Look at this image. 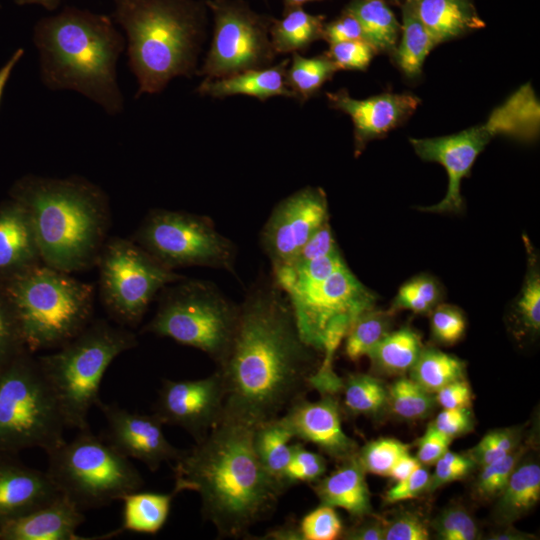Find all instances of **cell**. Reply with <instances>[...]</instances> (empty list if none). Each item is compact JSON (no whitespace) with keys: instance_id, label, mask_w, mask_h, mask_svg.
Listing matches in <instances>:
<instances>
[{"instance_id":"cell-1","label":"cell","mask_w":540,"mask_h":540,"mask_svg":"<svg viewBox=\"0 0 540 540\" xmlns=\"http://www.w3.org/2000/svg\"><path fill=\"white\" fill-rule=\"evenodd\" d=\"M239 308L231 347L216 369L225 390L221 419L255 428L304 397L318 351L302 339L273 278L253 285Z\"/></svg>"},{"instance_id":"cell-2","label":"cell","mask_w":540,"mask_h":540,"mask_svg":"<svg viewBox=\"0 0 540 540\" xmlns=\"http://www.w3.org/2000/svg\"><path fill=\"white\" fill-rule=\"evenodd\" d=\"M254 428L221 419L174 461V493L197 492L204 520L219 538H246L276 509L285 488L261 464Z\"/></svg>"},{"instance_id":"cell-3","label":"cell","mask_w":540,"mask_h":540,"mask_svg":"<svg viewBox=\"0 0 540 540\" xmlns=\"http://www.w3.org/2000/svg\"><path fill=\"white\" fill-rule=\"evenodd\" d=\"M33 41L48 89L78 92L111 116L123 111L117 63L126 41L110 16L66 6L36 23Z\"/></svg>"},{"instance_id":"cell-4","label":"cell","mask_w":540,"mask_h":540,"mask_svg":"<svg viewBox=\"0 0 540 540\" xmlns=\"http://www.w3.org/2000/svg\"><path fill=\"white\" fill-rule=\"evenodd\" d=\"M9 195L28 212L44 264L67 273L96 266L111 226L109 198L100 186L77 175L29 174Z\"/></svg>"},{"instance_id":"cell-5","label":"cell","mask_w":540,"mask_h":540,"mask_svg":"<svg viewBox=\"0 0 540 540\" xmlns=\"http://www.w3.org/2000/svg\"><path fill=\"white\" fill-rule=\"evenodd\" d=\"M206 7L196 0H114L112 19L127 37L136 98L160 93L175 77L197 73Z\"/></svg>"},{"instance_id":"cell-6","label":"cell","mask_w":540,"mask_h":540,"mask_svg":"<svg viewBox=\"0 0 540 540\" xmlns=\"http://www.w3.org/2000/svg\"><path fill=\"white\" fill-rule=\"evenodd\" d=\"M302 339L333 361L353 322L375 307L377 295L350 270L339 250L273 271Z\"/></svg>"},{"instance_id":"cell-7","label":"cell","mask_w":540,"mask_h":540,"mask_svg":"<svg viewBox=\"0 0 540 540\" xmlns=\"http://www.w3.org/2000/svg\"><path fill=\"white\" fill-rule=\"evenodd\" d=\"M31 353L57 349L92 321L95 287L44 263L0 283Z\"/></svg>"},{"instance_id":"cell-8","label":"cell","mask_w":540,"mask_h":540,"mask_svg":"<svg viewBox=\"0 0 540 540\" xmlns=\"http://www.w3.org/2000/svg\"><path fill=\"white\" fill-rule=\"evenodd\" d=\"M137 345L129 329L95 320L55 352L37 357L66 427L89 429L88 413L100 401L106 370L117 356Z\"/></svg>"},{"instance_id":"cell-9","label":"cell","mask_w":540,"mask_h":540,"mask_svg":"<svg viewBox=\"0 0 540 540\" xmlns=\"http://www.w3.org/2000/svg\"><path fill=\"white\" fill-rule=\"evenodd\" d=\"M160 294L156 313L142 332L196 348L216 365L222 363L237 329L239 305L213 283L186 277Z\"/></svg>"},{"instance_id":"cell-10","label":"cell","mask_w":540,"mask_h":540,"mask_svg":"<svg viewBox=\"0 0 540 540\" xmlns=\"http://www.w3.org/2000/svg\"><path fill=\"white\" fill-rule=\"evenodd\" d=\"M65 427L37 357L25 349L0 371V451L49 453L66 441Z\"/></svg>"},{"instance_id":"cell-11","label":"cell","mask_w":540,"mask_h":540,"mask_svg":"<svg viewBox=\"0 0 540 540\" xmlns=\"http://www.w3.org/2000/svg\"><path fill=\"white\" fill-rule=\"evenodd\" d=\"M47 474L81 511L121 500L140 490L143 478L129 458L90 429L47 453Z\"/></svg>"},{"instance_id":"cell-12","label":"cell","mask_w":540,"mask_h":540,"mask_svg":"<svg viewBox=\"0 0 540 540\" xmlns=\"http://www.w3.org/2000/svg\"><path fill=\"white\" fill-rule=\"evenodd\" d=\"M96 266L101 303L123 327H136L157 294L185 278L162 265L131 238L108 237Z\"/></svg>"},{"instance_id":"cell-13","label":"cell","mask_w":540,"mask_h":540,"mask_svg":"<svg viewBox=\"0 0 540 540\" xmlns=\"http://www.w3.org/2000/svg\"><path fill=\"white\" fill-rule=\"evenodd\" d=\"M131 239L174 271L190 266L234 270L235 245L204 215L152 209Z\"/></svg>"},{"instance_id":"cell-14","label":"cell","mask_w":540,"mask_h":540,"mask_svg":"<svg viewBox=\"0 0 540 540\" xmlns=\"http://www.w3.org/2000/svg\"><path fill=\"white\" fill-rule=\"evenodd\" d=\"M214 29L204 63L197 72L205 78H223L270 66L275 51L270 40L271 17L253 11L242 0H206Z\"/></svg>"},{"instance_id":"cell-15","label":"cell","mask_w":540,"mask_h":540,"mask_svg":"<svg viewBox=\"0 0 540 540\" xmlns=\"http://www.w3.org/2000/svg\"><path fill=\"white\" fill-rule=\"evenodd\" d=\"M328 201L318 187H305L281 200L261 231V246L273 271L290 263L308 239L328 222Z\"/></svg>"},{"instance_id":"cell-16","label":"cell","mask_w":540,"mask_h":540,"mask_svg":"<svg viewBox=\"0 0 540 540\" xmlns=\"http://www.w3.org/2000/svg\"><path fill=\"white\" fill-rule=\"evenodd\" d=\"M224 397L218 371L197 380L164 379L153 414L163 425L179 426L198 442L220 421Z\"/></svg>"},{"instance_id":"cell-17","label":"cell","mask_w":540,"mask_h":540,"mask_svg":"<svg viewBox=\"0 0 540 540\" xmlns=\"http://www.w3.org/2000/svg\"><path fill=\"white\" fill-rule=\"evenodd\" d=\"M96 406L106 420L102 437L127 458L137 459L151 471H156L162 463L175 461L181 455L183 450L167 440L163 423L154 414L130 412L101 400Z\"/></svg>"},{"instance_id":"cell-18","label":"cell","mask_w":540,"mask_h":540,"mask_svg":"<svg viewBox=\"0 0 540 540\" xmlns=\"http://www.w3.org/2000/svg\"><path fill=\"white\" fill-rule=\"evenodd\" d=\"M280 418L294 438L316 445L340 462L358 451L357 443L342 428L340 406L334 395L321 394L313 402L303 397Z\"/></svg>"},{"instance_id":"cell-19","label":"cell","mask_w":540,"mask_h":540,"mask_svg":"<svg viewBox=\"0 0 540 540\" xmlns=\"http://www.w3.org/2000/svg\"><path fill=\"white\" fill-rule=\"evenodd\" d=\"M330 105L349 115L354 126L356 154L366 144L387 134L411 116L420 104L413 94L383 93L366 99H356L341 89L327 93Z\"/></svg>"},{"instance_id":"cell-20","label":"cell","mask_w":540,"mask_h":540,"mask_svg":"<svg viewBox=\"0 0 540 540\" xmlns=\"http://www.w3.org/2000/svg\"><path fill=\"white\" fill-rule=\"evenodd\" d=\"M0 451V525L54 500L60 492L47 474Z\"/></svg>"},{"instance_id":"cell-21","label":"cell","mask_w":540,"mask_h":540,"mask_svg":"<svg viewBox=\"0 0 540 540\" xmlns=\"http://www.w3.org/2000/svg\"><path fill=\"white\" fill-rule=\"evenodd\" d=\"M43 263L28 212L9 198L0 203V283Z\"/></svg>"},{"instance_id":"cell-22","label":"cell","mask_w":540,"mask_h":540,"mask_svg":"<svg viewBox=\"0 0 540 540\" xmlns=\"http://www.w3.org/2000/svg\"><path fill=\"white\" fill-rule=\"evenodd\" d=\"M59 494L48 504L0 525V540H83L76 534L85 517Z\"/></svg>"},{"instance_id":"cell-23","label":"cell","mask_w":540,"mask_h":540,"mask_svg":"<svg viewBox=\"0 0 540 540\" xmlns=\"http://www.w3.org/2000/svg\"><path fill=\"white\" fill-rule=\"evenodd\" d=\"M365 474L356 453L342 460L332 473L315 481L312 488L321 504L344 509L351 517L361 519L372 514Z\"/></svg>"},{"instance_id":"cell-24","label":"cell","mask_w":540,"mask_h":540,"mask_svg":"<svg viewBox=\"0 0 540 540\" xmlns=\"http://www.w3.org/2000/svg\"><path fill=\"white\" fill-rule=\"evenodd\" d=\"M289 63V59H284L275 66L250 69L223 78H205L197 91L214 98L233 95L252 96L261 101L274 96L295 98L285 81Z\"/></svg>"},{"instance_id":"cell-25","label":"cell","mask_w":540,"mask_h":540,"mask_svg":"<svg viewBox=\"0 0 540 540\" xmlns=\"http://www.w3.org/2000/svg\"><path fill=\"white\" fill-rule=\"evenodd\" d=\"M436 44L485 27L471 0H411Z\"/></svg>"},{"instance_id":"cell-26","label":"cell","mask_w":540,"mask_h":540,"mask_svg":"<svg viewBox=\"0 0 540 540\" xmlns=\"http://www.w3.org/2000/svg\"><path fill=\"white\" fill-rule=\"evenodd\" d=\"M496 520L511 523L529 512L540 499V466L527 461L518 464L498 496Z\"/></svg>"},{"instance_id":"cell-27","label":"cell","mask_w":540,"mask_h":540,"mask_svg":"<svg viewBox=\"0 0 540 540\" xmlns=\"http://www.w3.org/2000/svg\"><path fill=\"white\" fill-rule=\"evenodd\" d=\"M424 346L421 335L405 326L385 335L367 354L372 369L385 375H404L417 361Z\"/></svg>"},{"instance_id":"cell-28","label":"cell","mask_w":540,"mask_h":540,"mask_svg":"<svg viewBox=\"0 0 540 540\" xmlns=\"http://www.w3.org/2000/svg\"><path fill=\"white\" fill-rule=\"evenodd\" d=\"M324 19L302 7L285 9L281 19H272L269 29L275 53H297L323 38Z\"/></svg>"},{"instance_id":"cell-29","label":"cell","mask_w":540,"mask_h":540,"mask_svg":"<svg viewBox=\"0 0 540 540\" xmlns=\"http://www.w3.org/2000/svg\"><path fill=\"white\" fill-rule=\"evenodd\" d=\"M401 39L394 50L395 61L403 74L411 79L422 73L430 51L437 45L419 19L411 0L402 4Z\"/></svg>"},{"instance_id":"cell-30","label":"cell","mask_w":540,"mask_h":540,"mask_svg":"<svg viewBox=\"0 0 540 540\" xmlns=\"http://www.w3.org/2000/svg\"><path fill=\"white\" fill-rule=\"evenodd\" d=\"M358 20L364 40L377 52H394L401 25L386 0H352L345 9Z\"/></svg>"},{"instance_id":"cell-31","label":"cell","mask_w":540,"mask_h":540,"mask_svg":"<svg viewBox=\"0 0 540 540\" xmlns=\"http://www.w3.org/2000/svg\"><path fill=\"white\" fill-rule=\"evenodd\" d=\"M171 493L131 492L122 497L123 517L121 531L156 534L165 525L170 513L172 500Z\"/></svg>"},{"instance_id":"cell-32","label":"cell","mask_w":540,"mask_h":540,"mask_svg":"<svg viewBox=\"0 0 540 540\" xmlns=\"http://www.w3.org/2000/svg\"><path fill=\"white\" fill-rule=\"evenodd\" d=\"M293 438L280 417L258 425L253 432V445L261 464L285 489L283 476L291 456L290 441Z\"/></svg>"},{"instance_id":"cell-33","label":"cell","mask_w":540,"mask_h":540,"mask_svg":"<svg viewBox=\"0 0 540 540\" xmlns=\"http://www.w3.org/2000/svg\"><path fill=\"white\" fill-rule=\"evenodd\" d=\"M466 364L437 348L424 347L409 371L410 378L431 394L445 385L465 379Z\"/></svg>"},{"instance_id":"cell-34","label":"cell","mask_w":540,"mask_h":540,"mask_svg":"<svg viewBox=\"0 0 540 540\" xmlns=\"http://www.w3.org/2000/svg\"><path fill=\"white\" fill-rule=\"evenodd\" d=\"M337 70L326 53L310 58L293 53L286 70V85L295 99L304 102L315 95Z\"/></svg>"},{"instance_id":"cell-35","label":"cell","mask_w":540,"mask_h":540,"mask_svg":"<svg viewBox=\"0 0 540 540\" xmlns=\"http://www.w3.org/2000/svg\"><path fill=\"white\" fill-rule=\"evenodd\" d=\"M396 312L375 307L362 313L345 336L344 353L353 362L363 356L391 331Z\"/></svg>"},{"instance_id":"cell-36","label":"cell","mask_w":540,"mask_h":540,"mask_svg":"<svg viewBox=\"0 0 540 540\" xmlns=\"http://www.w3.org/2000/svg\"><path fill=\"white\" fill-rule=\"evenodd\" d=\"M344 407L353 415L379 416L388 408V387L381 379L363 373L343 381Z\"/></svg>"},{"instance_id":"cell-37","label":"cell","mask_w":540,"mask_h":540,"mask_svg":"<svg viewBox=\"0 0 540 540\" xmlns=\"http://www.w3.org/2000/svg\"><path fill=\"white\" fill-rule=\"evenodd\" d=\"M527 254V271L520 293L513 305L517 322L528 331L540 329V267L539 256L527 236H523Z\"/></svg>"},{"instance_id":"cell-38","label":"cell","mask_w":540,"mask_h":540,"mask_svg":"<svg viewBox=\"0 0 540 540\" xmlns=\"http://www.w3.org/2000/svg\"><path fill=\"white\" fill-rule=\"evenodd\" d=\"M434 394L429 393L410 377H400L388 387V408L406 420L427 417L436 405Z\"/></svg>"},{"instance_id":"cell-39","label":"cell","mask_w":540,"mask_h":540,"mask_svg":"<svg viewBox=\"0 0 540 540\" xmlns=\"http://www.w3.org/2000/svg\"><path fill=\"white\" fill-rule=\"evenodd\" d=\"M443 291L440 283L427 274L409 279L398 290L391 307L394 312L409 310L416 314H430L441 303Z\"/></svg>"},{"instance_id":"cell-40","label":"cell","mask_w":540,"mask_h":540,"mask_svg":"<svg viewBox=\"0 0 540 540\" xmlns=\"http://www.w3.org/2000/svg\"><path fill=\"white\" fill-rule=\"evenodd\" d=\"M409 452V445L394 438H379L366 443L357 457L366 473L388 476L397 460Z\"/></svg>"},{"instance_id":"cell-41","label":"cell","mask_w":540,"mask_h":540,"mask_svg":"<svg viewBox=\"0 0 540 540\" xmlns=\"http://www.w3.org/2000/svg\"><path fill=\"white\" fill-rule=\"evenodd\" d=\"M525 451L526 447L518 446L505 456L482 466L475 483L478 497L485 500L498 497Z\"/></svg>"},{"instance_id":"cell-42","label":"cell","mask_w":540,"mask_h":540,"mask_svg":"<svg viewBox=\"0 0 540 540\" xmlns=\"http://www.w3.org/2000/svg\"><path fill=\"white\" fill-rule=\"evenodd\" d=\"M25 349L17 314L0 284V371Z\"/></svg>"},{"instance_id":"cell-43","label":"cell","mask_w":540,"mask_h":540,"mask_svg":"<svg viewBox=\"0 0 540 540\" xmlns=\"http://www.w3.org/2000/svg\"><path fill=\"white\" fill-rule=\"evenodd\" d=\"M327 462L319 453L307 450L303 444L291 446V456L285 469L283 482L286 488L297 483L315 482L325 475Z\"/></svg>"},{"instance_id":"cell-44","label":"cell","mask_w":540,"mask_h":540,"mask_svg":"<svg viewBox=\"0 0 540 540\" xmlns=\"http://www.w3.org/2000/svg\"><path fill=\"white\" fill-rule=\"evenodd\" d=\"M302 540H335L342 536V520L335 508L321 504L298 523Z\"/></svg>"},{"instance_id":"cell-45","label":"cell","mask_w":540,"mask_h":540,"mask_svg":"<svg viewBox=\"0 0 540 540\" xmlns=\"http://www.w3.org/2000/svg\"><path fill=\"white\" fill-rule=\"evenodd\" d=\"M432 526L442 540H474L479 534L474 518L461 506H450L443 510Z\"/></svg>"},{"instance_id":"cell-46","label":"cell","mask_w":540,"mask_h":540,"mask_svg":"<svg viewBox=\"0 0 540 540\" xmlns=\"http://www.w3.org/2000/svg\"><path fill=\"white\" fill-rule=\"evenodd\" d=\"M430 329L436 342L453 345L463 337L466 319L458 307L440 303L430 312Z\"/></svg>"},{"instance_id":"cell-47","label":"cell","mask_w":540,"mask_h":540,"mask_svg":"<svg viewBox=\"0 0 540 540\" xmlns=\"http://www.w3.org/2000/svg\"><path fill=\"white\" fill-rule=\"evenodd\" d=\"M375 53L367 41L360 39L330 44L326 54L338 70H365Z\"/></svg>"},{"instance_id":"cell-48","label":"cell","mask_w":540,"mask_h":540,"mask_svg":"<svg viewBox=\"0 0 540 540\" xmlns=\"http://www.w3.org/2000/svg\"><path fill=\"white\" fill-rule=\"evenodd\" d=\"M384 540H428L430 532L425 521L416 513L401 512L384 520Z\"/></svg>"},{"instance_id":"cell-49","label":"cell","mask_w":540,"mask_h":540,"mask_svg":"<svg viewBox=\"0 0 540 540\" xmlns=\"http://www.w3.org/2000/svg\"><path fill=\"white\" fill-rule=\"evenodd\" d=\"M337 250H339V248L328 221L308 239L293 260L287 265L309 261L328 255Z\"/></svg>"},{"instance_id":"cell-50","label":"cell","mask_w":540,"mask_h":540,"mask_svg":"<svg viewBox=\"0 0 540 540\" xmlns=\"http://www.w3.org/2000/svg\"><path fill=\"white\" fill-rule=\"evenodd\" d=\"M430 474L424 467H419L407 478L396 482L384 496L385 502L394 504L418 497L427 490Z\"/></svg>"},{"instance_id":"cell-51","label":"cell","mask_w":540,"mask_h":540,"mask_svg":"<svg viewBox=\"0 0 540 540\" xmlns=\"http://www.w3.org/2000/svg\"><path fill=\"white\" fill-rule=\"evenodd\" d=\"M432 424L438 431L453 439L473 429V414L470 408L443 409Z\"/></svg>"},{"instance_id":"cell-52","label":"cell","mask_w":540,"mask_h":540,"mask_svg":"<svg viewBox=\"0 0 540 540\" xmlns=\"http://www.w3.org/2000/svg\"><path fill=\"white\" fill-rule=\"evenodd\" d=\"M452 440L430 423L426 432L417 441L418 451L416 458L421 465H434L449 449Z\"/></svg>"},{"instance_id":"cell-53","label":"cell","mask_w":540,"mask_h":540,"mask_svg":"<svg viewBox=\"0 0 540 540\" xmlns=\"http://www.w3.org/2000/svg\"><path fill=\"white\" fill-rule=\"evenodd\" d=\"M323 39L329 44L363 39L362 28L355 16L347 10L333 21L324 24Z\"/></svg>"},{"instance_id":"cell-54","label":"cell","mask_w":540,"mask_h":540,"mask_svg":"<svg viewBox=\"0 0 540 540\" xmlns=\"http://www.w3.org/2000/svg\"><path fill=\"white\" fill-rule=\"evenodd\" d=\"M434 396L443 409L470 408L472 404V390L465 379L445 385Z\"/></svg>"},{"instance_id":"cell-55","label":"cell","mask_w":540,"mask_h":540,"mask_svg":"<svg viewBox=\"0 0 540 540\" xmlns=\"http://www.w3.org/2000/svg\"><path fill=\"white\" fill-rule=\"evenodd\" d=\"M356 525L343 531L341 538L347 540H384V526L381 518L359 519Z\"/></svg>"},{"instance_id":"cell-56","label":"cell","mask_w":540,"mask_h":540,"mask_svg":"<svg viewBox=\"0 0 540 540\" xmlns=\"http://www.w3.org/2000/svg\"><path fill=\"white\" fill-rule=\"evenodd\" d=\"M435 470L432 476H430L427 490L433 492L441 486L462 479L468 473L464 470L453 467L452 465L439 458L435 462Z\"/></svg>"},{"instance_id":"cell-57","label":"cell","mask_w":540,"mask_h":540,"mask_svg":"<svg viewBox=\"0 0 540 540\" xmlns=\"http://www.w3.org/2000/svg\"><path fill=\"white\" fill-rule=\"evenodd\" d=\"M421 463L416 457H413L409 452L402 455L397 462L391 468L388 476L392 478L395 482H399L409 475H411L415 470L421 467Z\"/></svg>"},{"instance_id":"cell-58","label":"cell","mask_w":540,"mask_h":540,"mask_svg":"<svg viewBox=\"0 0 540 540\" xmlns=\"http://www.w3.org/2000/svg\"><path fill=\"white\" fill-rule=\"evenodd\" d=\"M260 539L266 540H302L299 525L294 520H288L284 524L269 530Z\"/></svg>"},{"instance_id":"cell-59","label":"cell","mask_w":540,"mask_h":540,"mask_svg":"<svg viewBox=\"0 0 540 540\" xmlns=\"http://www.w3.org/2000/svg\"><path fill=\"white\" fill-rule=\"evenodd\" d=\"M24 54V49H17L9 60L0 68V102L5 89V86L10 78V75L15 65L21 60Z\"/></svg>"},{"instance_id":"cell-60","label":"cell","mask_w":540,"mask_h":540,"mask_svg":"<svg viewBox=\"0 0 540 540\" xmlns=\"http://www.w3.org/2000/svg\"><path fill=\"white\" fill-rule=\"evenodd\" d=\"M62 0H15V3L18 5H31L36 4L40 5L43 8L54 11L59 6Z\"/></svg>"},{"instance_id":"cell-61","label":"cell","mask_w":540,"mask_h":540,"mask_svg":"<svg viewBox=\"0 0 540 540\" xmlns=\"http://www.w3.org/2000/svg\"><path fill=\"white\" fill-rule=\"evenodd\" d=\"M522 536H528V535L527 534H522V533H517V532L507 531V532H503V533L495 535L494 537H492V539H505V540H509V539H527L526 537H522Z\"/></svg>"},{"instance_id":"cell-62","label":"cell","mask_w":540,"mask_h":540,"mask_svg":"<svg viewBox=\"0 0 540 540\" xmlns=\"http://www.w3.org/2000/svg\"><path fill=\"white\" fill-rule=\"evenodd\" d=\"M312 1H319V0H283L285 9L294 8V7H302V5L308 2H312Z\"/></svg>"},{"instance_id":"cell-63","label":"cell","mask_w":540,"mask_h":540,"mask_svg":"<svg viewBox=\"0 0 540 540\" xmlns=\"http://www.w3.org/2000/svg\"><path fill=\"white\" fill-rule=\"evenodd\" d=\"M387 1V0H386ZM390 1H397V0H390Z\"/></svg>"}]
</instances>
